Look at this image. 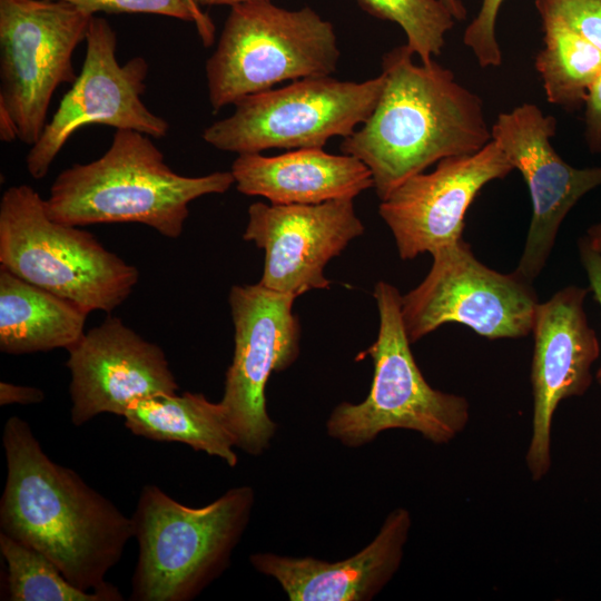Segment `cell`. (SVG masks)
Masks as SVG:
<instances>
[{"instance_id":"cell-1","label":"cell","mask_w":601,"mask_h":601,"mask_svg":"<svg viewBox=\"0 0 601 601\" xmlns=\"http://www.w3.org/2000/svg\"><path fill=\"white\" fill-rule=\"evenodd\" d=\"M2 444L1 532L45 554L79 589H117L106 575L134 538L131 518L77 472L53 462L24 420L6 421Z\"/></svg>"},{"instance_id":"cell-2","label":"cell","mask_w":601,"mask_h":601,"mask_svg":"<svg viewBox=\"0 0 601 601\" xmlns=\"http://www.w3.org/2000/svg\"><path fill=\"white\" fill-rule=\"evenodd\" d=\"M412 58L406 45L383 56L380 99L339 146L368 167L381 200L434 162L476 152L492 140L480 96L436 61L416 65Z\"/></svg>"},{"instance_id":"cell-3","label":"cell","mask_w":601,"mask_h":601,"mask_svg":"<svg viewBox=\"0 0 601 601\" xmlns=\"http://www.w3.org/2000/svg\"><path fill=\"white\" fill-rule=\"evenodd\" d=\"M234 184L231 171L179 175L151 137L118 129L102 156L73 164L56 177L45 206L51 219L66 225L137 223L178 238L191 201L224 194Z\"/></svg>"},{"instance_id":"cell-4","label":"cell","mask_w":601,"mask_h":601,"mask_svg":"<svg viewBox=\"0 0 601 601\" xmlns=\"http://www.w3.org/2000/svg\"><path fill=\"white\" fill-rule=\"evenodd\" d=\"M255 503L252 486L190 508L157 485H145L131 516L138 559L132 601H189L229 565Z\"/></svg>"},{"instance_id":"cell-5","label":"cell","mask_w":601,"mask_h":601,"mask_svg":"<svg viewBox=\"0 0 601 601\" xmlns=\"http://www.w3.org/2000/svg\"><path fill=\"white\" fill-rule=\"evenodd\" d=\"M0 267L86 312H112L131 294L138 269L107 250L89 231L49 217L28 185L0 200Z\"/></svg>"},{"instance_id":"cell-6","label":"cell","mask_w":601,"mask_h":601,"mask_svg":"<svg viewBox=\"0 0 601 601\" xmlns=\"http://www.w3.org/2000/svg\"><path fill=\"white\" fill-rule=\"evenodd\" d=\"M380 326L376 341L362 354L373 361L368 395L357 404L339 403L329 414L326 432L347 447H359L387 430L420 433L442 445L453 441L470 421L469 401L433 388L424 378L411 351L402 318V295L378 282L374 288Z\"/></svg>"},{"instance_id":"cell-7","label":"cell","mask_w":601,"mask_h":601,"mask_svg":"<svg viewBox=\"0 0 601 601\" xmlns=\"http://www.w3.org/2000/svg\"><path fill=\"white\" fill-rule=\"evenodd\" d=\"M339 48L333 24L315 10H287L258 0L230 7L206 61L213 112L285 80L331 76Z\"/></svg>"},{"instance_id":"cell-8","label":"cell","mask_w":601,"mask_h":601,"mask_svg":"<svg viewBox=\"0 0 601 601\" xmlns=\"http://www.w3.org/2000/svg\"><path fill=\"white\" fill-rule=\"evenodd\" d=\"M384 83V73L363 82L331 76L294 80L242 98L230 116L204 130L203 139L237 155L323 148L331 138H345L368 119Z\"/></svg>"},{"instance_id":"cell-9","label":"cell","mask_w":601,"mask_h":601,"mask_svg":"<svg viewBox=\"0 0 601 601\" xmlns=\"http://www.w3.org/2000/svg\"><path fill=\"white\" fill-rule=\"evenodd\" d=\"M93 16L62 0H0V108L35 145L56 89L72 85L76 48Z\"/></svg>"},{"instance_id":"cell-10","label":"cell","mask_w":601,"mask_h":601,"mask_svg":"<svg viewBox=\"0 0 601 601\" xmlns=\"http://www.w3.org/2000/svg\"><path fill=\"white\" fill-rule=\"evenodd\" d=\"M422 283L402 295L406 335L417 342L446 323H460L490 338H520L532 333L538 296L519 274L489 268L462 238L432 254Z\"/></svg>"},{"instance_id":"cell-11","label":"cell","mask_w":601,"mask_h":601,"mask_svg":"<svg viewBox=\"0 0 601 601\" xmlns=\"http://www.w3.org/2000/svg\"><path fill=\"white\" fill-rule=\"evenodd\" d=\"M295 299L259 283L234 285L229 292L234 355L219 403L236 447L253 456L269 447L277 430L267 413L268 378L292 366L299 355L300 325L293 312Z\"/></svg>"},{"instance_id":"cell-12","label":"cell","mask_w":601,"mask_h":601,"mask_svg":"<svg viewBox=\"0 0 601 601\" xmlns=\"http://www.w3.org/2000/svg\"><path fill=\"white\" fill-rule=\"evenodd\" d=\"M85 41L80 73L27 155V169L35 179L48 174L65 144L83 126L106 125L157 139L169 131L167 120L142 101L147 60L137 56L120 65L116 57L117 35L100 17L91 18Z\"/></svg>"},{"instance_id":"cell-13","label":"cell","mask_w":601,"mask_h":601,"mask_svg":"<svg viewBox=\"0 0 601 601\" xmlns=\"http://www.w3.org/2000/svg\"><path fill=\"white\" fill-rule=\"evenodd\" d=\"M555 130V118L529 102L501 112L491 127L492 140L522 174L530 191L532 218L515 269L530 283L545 266L568 213L601 186V166L575 168L556 154L550 141Z\"/></svg>"},{"instance_id":"cell-14","label":"cell","mask_w":601,"mask_h":601,"mask_svg":"<svg viewBox=\"0 0 601 601\" xmlns=\"http://www.w3.org/2000/svg\"><path fill=\"white\" fill-rule=\"evenodd\" d=\"M589 289L566 286L539 303L532 333V433L525 463L532 481L550 471L554 412L565 398L583 395L592 383L591 367L600 343L590 326L583 303Z\"/></svg>"},{"instance_id":"cell-15","label":"cell","mask_w":601,"mask_h":601,"mask_svg":"<svg viewBox=\"0 0 601 601\" xmlns=\"http://www.w3.org/2000/svg\"><path fill=\"white\" fill-rule=\"evenodd\" d=\"M513 169L491 140L476 152L444 158L432 173L402 183L378 207L400 257L413 259L462 239L465 214L477 194Z\"/></svg>"},{"instance_id":"cell-16","label":"cell","mask_w":601,"mask_h":601,"mask_svg":"<svg viewBox=\"0 0 601 601\" xmlns=\"http://www.w3.org/2000/svg\"><path fill=\"white\" fill-rule=\"evenodd\" d=\"M364 234L353 199L314 205L254 203L243 238L265 253L259 284L295 297L325 289L324 269Z\"/></svg>"},{"instance_id":"cell-17","label":"cell","mask_w":601,"mask_h":601,"mask_svg":"<svg viewBox=\"0 0 601 601\" xmlns=\"http://www.w3.org/2000/svg\"><path fill=\"white\" fill-rule=\"evenodd\" d=\"M67 351L75 426L101 413L124 416L141 400L178 391L164 351L118 317H107Z\"/></svg>"},{"instance_id":"cell-18","label":"cell","mask_w":601,"mask_h":601,"mask_svg":"<svg viewBox=\"0 0 601 601\" xmlns=\"http://www.w3.org/2000/svg\"><path fill=\"white\" fill-rule=\"evenodd\" d=\"M411 525L408 510L396 508L374 540L347 559L329 562L260 552L249 562L275 579L292 601H370L400 569Z\"/></svg>"},{"instance_id":"cell-19","label":"cell","mask_w":601,"mask_h":601,"mask_svg":"<svg viewBox=\"0 0 601 601\" xmlns=\"http://www.w3.org/2000/svg\"><path fill=\"white\" fill-rule=\"evenodd\" d=\"M236 188L279 205L354 199L374 187L368 167L352 155L300 148L277 156L244 154L230 169Z\"/></svg>"},{"instance_id":"cell-20","label":"cell","mask_w":601,"mask_h":601,"mask_svg":"<svg viewBox=\"0 0 601 601\" xmlns=\"http://www.w3.org/2000/svg\"><path fill=\"white\" fill-rule=\"evenodd\" d=\"M89 313L0 267V351L9 355L68 349Z\"/></svg>"},{"instance_id":"cell-21","label":"cell","mask_w":601,"mask_h":601,"mask_svg":"<svg viewBox=\"0 0 601 601\" xmlns=\"http://www.w3.org/2000/svg\"><path fill=\"white\" fill-rule=\"evenodd\" d=\"M135 435L161 442H180L234 467L236 439L220 403L201 393L161 394L132 404L122 416Z\"/></svg>"},{"instance_id":"cell-22","label":"cell","mask_w":601,"mask_h":601,"mask_svg":"<svg viewBox=\"0 0 601 601\" xmlns=\"http://www.w3.org/2000/svg\"><path fill=\"white\" fill-rule=\"evenodd\" d=\"M544 48L535 68L550 104L569 111L580 108L588 89L601 71V51L573 30L553 22L542 23Z\"/></svg>"},{"instance_id":"cell-23","label":"cell","mask_w":601,"mask_h":601,"mask_svg":"<svg viewBox=\"0 0 601 601\" xmlns=\"http://www.w3.org/2000/svg\"><path fill=\"white\" fill-rule=\"evenodd\" d=\"M0 552L7 563L10 601H120L118 589L86 591L66 579L38 550L0 532Z\"/></svg>"},{"instance_id":"cell-24","label":"cell","mask_w":601,"mask_h":601,"mask_svg":"<svg viewBox=\"0 0 601 601\" xmlns=\"http://www.w3.org/2000/svg\"><path fill=\"white\" fill-rule=\"evenodd\" d=\"M371 16L397 23L406 36V47L422 63L439 56L455 19L441 0H356Z\"/></svg>"},{"instance_id":"cell-25","label":"cell","mask_w":601,"mask_h":601,"mask_svg":"<svg viewBox=\"0 0 601 601\" xmlns=\"http://www.w3.org/2000/svg\"><path fill=\"white\" fill-rule=\"evenodd\" d=\"M95 16L148 13L179 19L196 24L204 47H210L215 40V26L210 17L190 0H62Z\"/></svg>"},{"instance_id":"cell-26","label":"cell","mask_w":601,"mask_h":601,"mask_svg":"<svg viewBox=\"0 0 601 601\" xmlns=\"http://www.w3.org/2000/svg\"><path fill=\"white\" fill-rule=\"evenodd\" d=\"M542 23L562 24L601 51V0H535Z\"/></svg>"},{"instance_id":"cell-27","label":"cell","mask_w":601,"mask_h":601,"mask_svg":"<svg viewBox=\"0 0 601 601\" xmlns=\"http://www.w3.org/2000/svg\"><path fill=\"white\" fill-rule=\"evenodd\" d=\"M503 0H482L481 8L466 27L463 42L474 53L482 68L499 67L502 52L495 35V23Z\"/></svg>"},{"instance_id":"cell-28","label":"cell","mask_w":601,"mask_h":601,"mask_svg":"<svg viewBox=\"0 0 601 601\" xmlns=\"http://www.w3.org/2000/svg\"><path fill=\"white\" fill-rule=\"evenodd\" d=\"M584 105L585 142L591 152L601 154V71L590 85Z\"/></svg>"},{"instance_id":"cell-29","label":"cell","mask_w":601,"mask_h":601,"mask_svg":"<svg viewBox=\"0 0 601 601\" xmlns=\"http://www.w3.org/2000/svg\"><path fill=\"white\" fill-rule=\"evenodd\" d=\"M579 254L590 283V290L601 308V256L589 245L585 237H581L579 240ZM595 378L601 386V366Z\"/></svg>"},{"instance_id":"cell-30","label":"cell","mask_w":601,"mask_h":601,"mask_svg":"<svg viewBox=\"0 0 601 601\" xmlns=\"http://www.w3.org/2000/svg\"><path fill=\"white\" fill-rule=\"evenodd\" d=\"M45 394L40 388L0 382V405L40 403Z\"/></svg>"},{"instance_id":"cell-31","label":"cell","mask_w":601,"mask_h":601,"mask_svg":"<svg viewBox=\"0 0 601 601\" xmlns=\"http://www.w3.org/2000/svg\"><path fill=\"white\" fill-rule=\"evenodd\" d=\"M585 238L589 245L601 256V221L589 227Z\"/></svg>"},{"instance_id":"cell-32","label":"cell","mask_w":601,"mask_h":601,"mask_svg":"<svg viewBox=\"0 0 601 601\" xmlns=\"http://www.w3.org/2000/svg\"><path fill=\"white\" fill-rule=\"evenodd\" d=\"M441 2L450 10L456 21L466 19V9L461 0H441Z\"/></svg>"},{"instance_id":"cell-33","label":"cell","mask_w":601,"mask_h":601,"mask_svg":"<svg viewBox=\"0 0 601 601\" xmlns=\"http://www.w3.org/2000/svg\"><path fill=\"white\" fill-rule=\"evenodd\" d=\"M196 6L213 7V6H234L242 2L258 1V0H193Z\"/></svg>"},{"instance_id":"cell-34","label":"cell","mask_w":601,"mask_h":601,"mask_svg":"<svg viewBox=\"0 0 601 601\" xmlns=\"http://www.w3.org/2000/svg\"><path fill=\"white\" fill-rule=\"evenodd\" d=\"M190 1H191V2L194 3V1H193V0H190ZM194 4H195V3H194ZM197 7H198V6H197Z\"/></svg>"}]
</instances>
